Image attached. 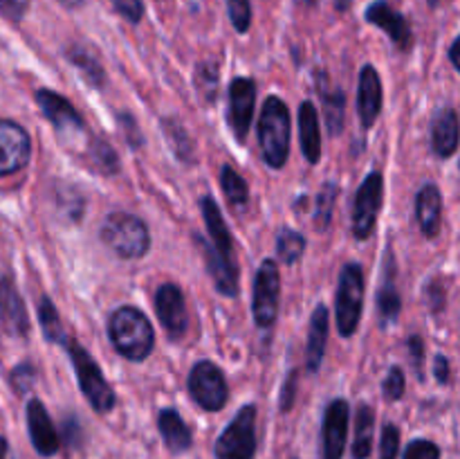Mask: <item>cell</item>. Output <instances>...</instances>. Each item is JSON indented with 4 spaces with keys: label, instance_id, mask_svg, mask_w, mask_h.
Returning a JSON list of instances; mask_svg holds the SVG:
<instances>
[{
    "label": "cell",
    "instance_id": "obj_1",
    "mask_svg": "<svg viewBox=\"0 0 460 459\" xmlns=\"http://www.w3.org/2000/svg\"><path fill=\"white\" fill-rule=\"evenodd\" d=\"M108 336L117 354L126 360L142 363L155 346V331L146 315L135 306H119L108 320Z\"/></svg>",
    "mask_w": 460,
    "mask_h": 459
},
{
    "label": "cell",
    "instance_id": "obj_2",
    "mask_svg": "<svg viewBox=\"0 0 460 459\" xmlns=\"http://www.w3.org/2000/svg\"><path fill=\"white\" fill-rule=\"evenodd\" d=\"M259 147L263 162L281 169L290 156V111L281 97H268L259 117Z\"/></svg>",
    "mask_w": 460,
    "mask_h": 459
},
{
    "label": "cell",
    "instance_id": "obj_3",
    "mask_svg": "<svg viewBox=\"0 0 460 459\" xmlns=\"http://www.w3.org/2000/svg\"><path fill=\"white\" fill-rule=\"evenodd\" d=\"M102 241L119 259H142L151 248L146 223L130 212H112L102 225Z\"/></svg>",
    "mask_w": 460,
    "mask_h": 459
},
{
    "label": "cell",
    "instance_id": "obj_4",
    "mask_svg": "<svg viewBox=\"0 0 460 459\" xmlns=\"http://www.w3.org/2000/svg\"><path fill=\"white\" fill-rule=\"evenodd\" d=\"M66 349L67 354H70L72 367H75L76 372V381H79L81 392H84V396L88 399V403L93 405L94 412L99 414L111 412L117 403L115 392H112L111 382L103 378L102 367L97 364V360H94L84 346L76 345L75 340L67 342Z\"/></svg>",
    "mask_w": 460,
    "mask_h": 459
},
{
    "label": "cell",
    "instance_id": "obj_5",
    "mask_svg": "<svg viewBox=\"0 0 460 459\" xmlns=\"http://www.w3.org/2000/svg\"><path fill=\"white\" fill-rule=\"evenodd\" d=\"M335 306L337 331L341 338H353L364 309V270L355 261L341 268L340 279H337Z\"/></svg>",
    "mask_w": 460,
    "mask_h": 459
},
{
    "label": "cell",
    "instance_id": "obj_6",
    "mask_svg": "<svg viewBox=\"0 0 460 459\" xmlns=\"http://www.w3.org/2000/svg\"><path fill=\"white\" fill-rule=\"evenodd\" d=\"M216 459H254L256 454V408L243 405L214 444Z\"/></svg>",
    "mask_w": 460,
    "mask_h": 459
},
{
    "label": "cell",
    "instance_id": "obj_7",
    "mask_svg": "<svg viewBox=\"0 0 460 459\" xmlns=\"http://www.w3.org/2000/svg\"><path fill=\"white\" fill-rule=\"evenodd\" d=\"M189 394L207 412H218L229 400V385L223 369L211 360H200L189 374Z\"/></svg>",
    "mask_w": 460,
    "mask_h": 459
},
{
    "label": "cell",
    "instance_id": "obj_8",
    "mask_svg": "<svg viewBox=\"0 0 460 459\" xmlns=\"http://www.w3.org/2000/svg\"><path fill=\"white\" fill-rule=\"evenodd\" d=\"M279 297H281V273L272 259L259 266L252 292V315L259 328H272L279 315Z\"/></svg>",
    "mask_w": 460,
    "mask_h": 459
},
{
    "label": "cell",
    "instance_id": "obj_9",
    "mask_svg": "<svg viewBox=\"0 0 460 459\" xmlns=\"http://www.w3.org/2000/svg\"><path fill=\"white\" fill-rule=\"evenodd\" d=\"M382 201H385V178L380 171H371L359 184L358 194L353 201V237L359 241L371 238L373 230H376L377 214L382 210Z\"/></svg>",
    "mask_w": 460,
    "mask_h": 459
},
{
    "label": "cell",
    "instance_id": "obj_10",
    "mask_svg": "<svg viewBox=\"0 0 460 459\" xmlns=\"http://www.w3.org/2000/svg\"><path fill=\"white\" fill-rule=\"evenodd\" d=\"M31 140L21 124L0 120V178L21 171L30 162Z\"/></svg>",
    "mask_w": 460,
    "mask_h": 459
},
{
    "label": "cell",
    "instance_id": "obj_11",
    "mask_svg": "<svg viewBox=\"0 0 460 459\" xmlns=\"http://www.w3.org/2000/svg\"><path fill=\"white\" fill-rule=\"evenodd\" d=\"M349 400L335 399L328 403L322 428V459L344 457L346 439H349Z\"/></svg>",
    "mask_w": 460,
    "mask_h": 459
},
{
    "label": "cell",
    "instance_id": "obj_12",
    "mask_svg": "<svg viewBox=\"0 0 460 459\" xmlns=\"http://www.w3.org/2000/svg\"><path fill=\"white\" fill-rule=\"evenodd\" d=\"M256 104V84L250 76H236L229 84V129L234 130L238 142L247 138L252 126Z\"/></svg>",
    "mask_w": 460,
    "mask_h": 459
},
{
    "label": "cell",
    "instance_id": "obj_13",
    "mask_svg": "<svg viewBox=\"0 0 460 459\" xmlns=\"http://www.w3.org/2000/svg\"><path fill=\"white\" fill-rule=\"evenodd\" d=\"M155 313L160 318L162 327L166 328L173 340L187 333L189 327V313L187 302H184V292L180 291L178 284H162L155 291Z\"/></svg>",
    "mask_w": 460,
    "mask_h": 459
},
{
    "label": "cell",
    "instance_id": "obj_14",
    "mask_svg": "<svg viewBox=\"0 0 460 459\" xmlns=\"http://www.w3.org/2000/svg\"><path fill=\"white\" fill-rule=\"evenodd\" d=\"M196 243L202 248V256H205L207 270H209L211 279H214V286L220 295L225 297H236L238 295V268L236 261L225 256L223 252H218V248L211 241H205L202 237L196 234Z\"/></svg>",
    "mask_w": 460,
    "mask_h": 459
},
{
    "label": "cell",
    "instance_id": "obj_15",
    "mask_svg": "<svg viewBox=\"0 0 460 459\" xmlns=\"http://www.w3.org/2000/svg\"><path fill=\"white\" fill-rule=\"evenodd\" d=\"M27 428H30L31 446L40 457H52L58 453L61 439H58V432L49 418L48 410L39 399H31L27 403Z\"/></svg>",
    "mask_w": 460,
    "mask_h": 459
},
{
    "label": "cell",
    "instance_id": "obj_16",
    "mask_svg": "<svg viewBox=\"0 0 460 459\" xmlns=\"http://www.w3.org/2000/svg\"><path fill=\"white\" fill-rule=\"evenodd\" d=\"M36 104H39L43 115L52 122V126L58 133H70V130L85 129L84 120H81V115L76 112V108L72 106L63 94L48 88H40L36 90Z\"/></svg>",
    "mask_w": 460,
    "mask_h": 459
},
{
    "label": "cell",
    "instance_id": "obj_17",
    "mask_svg": "<svg viewBox=\"0 0 460 459\" xmlns=\"http://www.w3.org/2000/svg\"><path fill=\"white\" fill-rule=\"evenodd\" d=\"M367 21L371 22V25H377L380 30H385L386 36H389V39L394 40L400 50L411 48V43H413L411 27H409L407 18H404L398 9L391 7L389 3H385V0H377V3L368 4Z\"/></svg>",
    "mask_w": 460,
    "mask_h": 459
},
{
    "label": "cell",
    "instance_id": "obj_18",
    "mask_svg": "<svg viewBox=\"0 0 460 459\" xmlns=\"http://www.w3.org/2000/svg\"><path fill=\"white\" fill-rule=\"evenodd\" d=\"M382 79L371 63L359 70V88H358V111L364 129H371L382 112Z\"/></svg>",
    "mask_w": 460,
    "mask_h": 459
},
{
    "label": "cell",
    "instance_id": "obj_19",
    "mask_svg": "<svg viewBox=\"0 0 460 459\" xmlns=\"http://www.w3.org/2000/svg\"><path fill=\"white\" fill-rule=\"evenodd\" d=\"M460 144V122L456 111L440 108L431 122V148L438 158H449L456 153Z\"/></svg>",
    "mask_w": 460,
    "mask_h": 459
},
{
    "label": "cell",
    "instance_id": "obj_20",
    "mask_svg": "<svg viewBox=\"0 0 460 459\" xmlns=\"http://www.w3.org/2000/svg\"><path fill=\"white\" fill-rule=\"evenodd\" d=\"M416 219L425 237L434 238L440 232V223H443V196H440V189L434 183L425 184L418 192Z\"/></svg>",
    "mask_w": 460,
    "mask_h": 459
},
{
    "label": "cell",
    "instance_id": "obj_21",
    "mask_svg": "<svg viewBox=\"0 0 460 459\" xmlns=\"http://www.w3.org/2000/svg\"><path fill=\"white\" fill-rule=\"evenodd\" d=\"M157 430H160L162 439H164L166 448L171 453L180 454L187 453L193 444L191 428L184 423V418L180 417V412L175 408H164L157 414Z\"/></svg>",
    "mask_w": 460,
    "mask_h": 459
},
{
    "label": "cell",
    "instance_id": "obj_22",
    "mask_svg": "<svg viewBox=\"0 0 460 459\" xmlns=\"http://www.w3.org/2000/svg\"><path fill=\"white\" fill-rule=\"evenodd\" d=\"M299 140L305 160L317 165L322 158V129H319L317 106L313 102H301L299 106Z\"/></svg>",
    "mask_w": 460,
    "mask_h": 459
},
{
    "label": "cell",
    "instance_id": "obj_23",
    "mask_svg": "<svg viewBox=\"0 0 460 459\" xmlns=\"http://www.w3.org/2000/svg\"><path fill=\"white\" fill-rule=\"evenodd\" d=\"M326 340H328V309L319 304L314 309L313 318H310L308 327V345H305V369L310 374L317 372L323 363V354H326Z\"/></svg>",
    "mask_w": 460,
    "mask_h": 459
},
{
    "label": "cell",
    "instance_id": "obj_24",
    "mask_svg": "<svg viewBox=\"0 0 460 459\" xmlns=\"http://www.w3.org/2000/svg\"><path fill=\"white\" fill-rule=\"evenodd\" d=\"M200 210L202 219H205L207 230H209V238L218 252H223L225 256L234 259V237L229 232L227 223L223 219V212H220L218 202L214 201V196H202L200 198Z\"/></svg>",
    "mask_w": 460,
    "mask_h": 459
},
{
    "label": "cell",
    "instance_id": "obj_25",
    "mask_svg": "<svg viewBox=\"0 0 460 459\" xmlns=\"http://www.w3.org/2000/svg\"><path fill=\"white\" fill-rule=\"evenodd\" d=\"M391 261V250L386 252V274L380 284V291H377V313H380V322L391 324L398 320L400 309H402V302H400V292L395 288V279H394V266L389 264Z\"/></svg>",
    "mask_w": 460,
    "mask_h": 459
},
{
    "label": "cell",
    "instance_id": "obj_26",
    "mask_svg": "<svg viewBox=\"0 0 460 459\" xmlns=\"http://www.w3.org/2000/svg\"><path fill=\"white\" fill-rule=\"evenodd\" d=\"M3 320L4 327L13 336H25L30 331V322H27V310L22 306L21 295L16 292V288L9 282H3Z\"/></svg>",
    "mask_w": 460,
    "mask_h": 459
},
{
    "label": "cell",
    "instance_id": "obj_27",
    "mask_svg": "<svg viewBox=\"0 0 460 459\" xmlns=\"http://www.w3.org/2000/svg\"><path fill=\"white\" fill-rule=\"evenodd\" d=\"M373 432H376V412L371 405L362 403L355 414V439L353 459H368L373 450Z\"/></svg>",
    "mask_w": 460,
    "mask_h": 459
},
{
    "label": "cell",
    "instance_id": "obj_28",
    "mask_svg": "<svg viewBox=\"0 0 460 459\" xmlns=\"http://www.w3.org/2000/svg\"><path fill=\"white\" fill-rule=\"evenodd\" d=\"M66 57L93 88H102L103 81H106V72H103L99 58L88 48H84V45H70L66 50Z\"/></svg>",
    "mask_w": 460,
    "mask_h": 459
},
{
    "label": "cell",
    "instance_id": "obj_29",
    "mask_svg": "<svg viewBox=\"0 0 460 459\" xmlns=\"http://www.w3.org/2000/svg\"><path fill=\"white\" fill-rule=\"evenodd\" d=\"M162 126V133H164L166 142H169L171 151H173V156L178 158V160L182 162H193V153H196V148H193V140L191 135L187 133V129L182 126V122L175 120V117H164V120L160 122Z\"/></svg>",
    "mask_w": 460,
    "mask_h": 459
},
{
    "label": "cell",
    "instance_id": "obj_30",
    "mask_svg": "<svg viewBox=\"0 0 460 459\" xmlns=\"http://www.w3.org/2000/svg\"><path fill=\"white\" fill-rule=\"evenodd\" d=\"M39 320H40V328H43V336L48 338L49 342H57V345H63V346L70 342L66 328H63L61 315H58L57 306L52 304L49 297H43V300L39 302Z\"/></svg>",
    "mask_w": 460,
    "mask_h": 459
},
{
    "label": "cell",
    "instance_id": "obj_31",
    "mask_svg": "<svg viewBox=\"0 0 460 459\" xmlns=\"http://www.w3.org/2000/svg\"><path fill=\"white\" fill-rule=\"evenodd\" d=\"M319 94L323 97V117H326L328 130H331L332 135L341 133V129H344V108H346L344 93H341L340 88L328 90L319 86Z\"/></svg>",
    "mask_w": 460,
    "mask_h": 459
},
{
    "label": "cell",
    "instance_id": "obj_32",
    "mask_svg": "<svg viewBox=\"0 0 460 459\" xmlns=\"http://www.w3.org/2000/svg\"><path fill=\"white\" fill-rule=\"evenodd\" d=\"M220 187H223L225 196H227V201L234 207H243L250 201V187H247L245 178L232 165H225L220 169Z\"/></svg>",
    "mask_w": 460,
    "mask_h": 459
},
{
    "label": "cell",
    "instance_id": "obj_33",
    "mask_svg": "<svg viewBox=\"0 0 460 459\" xmlns=\"http://www.w3.org/2000/svg\"><path fill=\"white\" fill-rule=\"evenodd\" d=\"M277 252L279 259L286 266L296 264L305 252V237L301 232H296V230H281L277 237Z\"/></svg>",
    "mask_w": 460,
    "mask_h": 459
},
{
    "label": "cell",
    "instance_id": "obj_34",
    "mask_svg": "<svg viewBox=\"0 0 460 459\" xmlns=\"http://www.w3.org/2000/svg\"><path fill=\"white\" fill-rule=\"evenodd\" d=\"M337 194H340V184L337 183H323L317 194V205H314V225L317 230H328L332 219V210H335Z\"/></svg>",
    "mask_w": 460,
    "mask_h": 459
},
{
    "label": "cell",
    "instance_id": "obj_35",
    "mask_svg": "<svg viewBox=\"0 0 460 459\" xmlns=\"http://www.w3.org/2000/svg\"><path fill=\"white\" fill-rule=\"evenodd\" d=\"M90 158H93V162L102 174L112 176L119 171V158H117V151L106 140H94L93 147H90Z\"/></svg>",
    "mask_w": 460,
    "mask_h": 459
},
{
    "label": "cell",
    "instance_id": "obj_36",
    "mask_svg": "<svg viewBox=\"0 0 460 459\" xmlns=\"http://www.w3.org/2000/svg\"><path fill=\"white\" fill-rule=\"evenodd\" d=\"M196 90L205 102H214L218 94V68L214 63H200L196 68Z\"/></svg>",
    "mask_w": 460,
    "mask_h": 459
},
{
    "label": "cell",
    "instance_id": "obj_37",
    "mask_svg": "<svg viewBox=\"0 0 460 459\" xmlns=\"http://www.w3.org/2000/svg\"><path fill=\"white\" fill-rule=\"evenodd\" d=\"M227 14L234 30L245 34L252 27V3L250 0H227Z\"/></svg>",
    "mask_w": 460,
    "mask_h": 459
},
{
    "label": "cell",
    "instance_id": "obj_38",
    "mask_svg": "<svg viewBox=\"0 0 460 459\" xmlns=\"http://www.w3.org/2000/svg\"><path fill=\"white\" fill-rule=\"evenodd\" d=\"M404 387H407V378H404L402 369L391 367L389 374H386L385 382H382V392H385V399L386 400L402 399Z\"/></svg>",
    "mask_w": 460,
    "mask_h": 459
},
{
    "label": "cell",
    "instance_id": "obj_39",
    "mask_svg": "<svg viewBox=\"0 0 460 459\" xmlns=\"http://www.w3.org/2000/svg\"><path fill=\"white\" fill-rule=\"evenodd\" d=\"M400 453V430L394 423H386L382 428L380 439V459H398Z\"/></svg>",
    "mask_w": 460,
    "mask_h": 459
},
{
    "label": "cell",
    "instance_id": "obj_40",
    "mask_svg": "<svg viewBox=\"0 0 460 459\" xmlns=\"http://www.w3.org/2000/svg\"><path fill=\"white\" fill-rule=\"evenodd\" d=\"M9 381H12V387L16 390V394H27V392H30L36 382L34 367H31L30 363L18 364V367H13Z\"/></svg>",
    "mask_w": 460,
    "mask_h": 459
},
{
    "label": "cell",
    "instance_id": "obj_41",
    "mask_svg": "<svg viewBox=\"0 0 460 459\" xmlns=\"http://www.w3.org/2000/svg\"><path fill=\"white\" fill-rule=\"evenodd\" d=\"M402 459H440V448L429 439H416L407 446Z\"/></svg>",
    "mask_w": 460,
    "mask_h": 459
},
{
    "label": "cell",
    "instance_id": "obj_42",
    "mask_svg": "<svg viewBox=\"0 0 460 459\" xmlns=\"http://www.w3.org/2000/svg\"><path fill=\"white\" fill-rule=\"evenodd\" d=\"M117 122H119L121 133H124V140H128L130 147L133 148L142 147L144 138H142V130L137 129V122H135L128 112H119V115H117Z\"/></svg>",
    "mask_w": 460,
    "mask_h": 459
},
{
    "label": "cell",
    "instance_id": "obj_43",
    "mask_svg": "<svg viewBox=\"0 0 460 459\" xmlns=\"http://www.w3.org/2000/svg\"><path fill=\"white\" fill-rule=\"evenodd\" d=\"M112 7L117 9L119 16H124L128 22H139L144 16L142 0H111Z\"/></svg>",
    "mask_w": 460,
    "mask_h": 459
},
{
    "label": "cell",
    "instance_id": "obj_44",
    "mask_svg": "<svg viewBox=\"0 0 460 459\" xmlns=\"http://www.w3.org/2000/svg\"><path fill=\"white\" fill-rule=\"evenodd\" d=\"M63 436H66V441L72 448H79L81 439H84V430H81L79 418L66 417V421H63Z\"/></svg>",
    "mask_w": 460,
    "mask_h": 459
},
{
    "label": "cell",
    "instance_id": "obj_45",
    "mask_svg": "<svg viewBox=\"0 0 460 459\" xmlns=\"http://www.w3.org/2000/svg\"><path fill=\"white\" fill-rule=\"evenodd\" d=\"M296 381H299V372H296V369H292L290 376H288V382L283 385V392H281V412H290L292 403H295Z\"/></svg>",
    "mask_w": 460,
    "mask_h": 459
},
{
    "label": "cell",
    "instance_id": "obj_46",
    "mask_svg": "<svg viewBox=\"0 0 460 459\" xmlns=\"http://www.w3.org/2000/svg\"><path fill=\"white\" fill-rule=\"evenodd\" d=\"M27 7H30V0H0V12L12 21H21Z\"/></svg>",
    "mask_w": 460,
    "mask_h": 459
},
{
    "label": "cell",
    "instance_id": "obj_47",
    "mask_svg": "<svg viewBox=\"0 0 460 459\" xmlns=\"http://www.w3.org/2000/svg\"><path fill=\"white\" fill-rule=\"evenodd\" d=\"M409 351H411L413 369H416L418 376L422 378V358H425V345H422L420 336H411V338H409Z\"/></svg>",
    "mask_w": 460,
    "mask_h": 459
},
{
    "label": "cell",
    "instance_id": "obj_48",
    "mask_svg": "<svg viewBox=\"0 0 460 459\" xmlns=\"http://www.w3.org/2000/svg\"><path fill=\"white\" fill-rule=\"evenodd\" d=\"M434 374H436V378H438V382H443V385L449 381V360L445 358L443 354L436 356Z\"/></svg>",
    "mask_w": 460,
    "mask_h": 459
},
{
    "label": "cell",
    "instance_id": "obj_49",
    "mask_svg": "<svg viewBox=\"0 0 460 459\" xmlns=\"http://www.w3.org/2000/svg\"><path fill=\"white\" fill-rule=\"evenodd\" d=\"M449 58H452L454 68L460 72V36L452 43V50H449Z\"/></svg>",
    "mask_w": 460,
    "mask_h": 459
},
{
    "label": "cell",
    "instance_id": "obj_50",
    "mask_svg": "<svg viewBox=\"0 0 460 459\" xmlns=\"http://www.w3.org/2000/svg\"><path fill=\"white\" fill-rule=\"evenodd\" d=\"M7 454H9V444L4 436H0V459H7Z\"/></svg>",
    "mask_w": 460,
    "mask_h": 459
},
{
    "label": "cell",
    "instance_id": "obj_51",
    "mask_svg": "<svg viewBox=\"0 0 460 459\" xmlns=\"http://www.w3.org/2000/svg\"><path fill=\"white\" fill-rule=\"evenodd\" d=\"M61 4H66V7H79V4H84V0H58Z\"/></svg>",
    "mask_w": 460,
    "mask_h": 459
},
{
    "label": "cell",
    "instance_id": "obj_52",
    "mask_svg": "<svg viewBox=\"0 0 460 459\" xmlns=\"http://www.w3.org/2000/svg\"><path fill=\"white\" fill-rule=\"evenodd\" d=\"M349 4H350V0H337L335 7L340 9V12H344V9H349Z\"/></svg>",
    "mask_w": 460,
    "mask_h": 459
}]
</instances>
